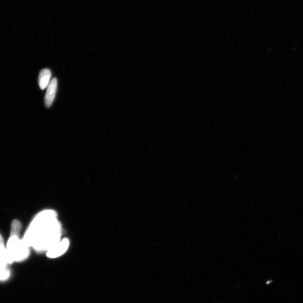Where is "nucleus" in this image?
Returning <instances> with one entry per match:
<instances>
[{
  "label": "nucleus",
  "mask_w": 303,
  "mask_h": 303,
  "mask_svg": "<svg viewBox=\"0 0 303 303\" xmlns=\"http://www.w3.org/2000/svg\"><path fill=\"white\" fill-rule=\"evenodd\" d=\"M60 224L57 212L52 209L43 210L32 220L22 239L26 245L32 248L40 237Z\"/></svg>",
  "instance_id": "obj_1"
},
{
  "label": "nucleus",
  "mask_w": 303,
  "mask_h": 303,
  "mask_svg": "<svg viewBox=\"0 0 303 303\" xmlns=\"http://www.w3.org/2000/svg\"><path fill=\"white\" fill-rule=\"evenodd\" d=\"M5 246L11 264L25 261L30 256L31 248L20 236L10 235Z\"/></svg>",
  "instance_id": "obj_2"
},
{
  "label": "nucleus",
  "mask_w": 303,
  "mask_h": 303,
  "mask_svg": "<svg viewBox=\"0 0 303 303\" xmlns=\"http://www.w3.org/2000/svg\"><path fill=\"white\" fill-rule=\"evenodd\" d=\"M69 240L63 238L53 248L46 252L47 257L50 258H56L63 255L69 247Z\"/></svg>",
  "instance_id": "obj_3"
},
{
  "label": "nucleus",
  "mask_w": 303,
  "mask_h": 303,
  "mask_svg": "<svg viewBox=\"0 0 303 303\" xmlns=\"http://www.w3.org/2000/svg\"><path fill=\"white\" fill-rule=\"evenodd\" d=\"M58 89V80L54 78L52 79L50 83L47 86V90L45 98H44V103L47 108H50L53 103L56 92Z\"/></svg>",
  "instance_id": "obj_4"
},
{
  "label": "nucleus",
  "mask_w": 303,
  "mask_h": 303,
  "mask_svg": "<svg viewBox=\"0 0 303 303\" xmlns=\"http://www.w3.org/2000/svg\"><path fill=\"white\" fill-rule=\"evenodd\" d=\"M51 71L48 68H44V69L40 71L38 78V83L39 88L41 90H44L47 87L51 82Z\"/></svg>",
  "instance_id": "obj_5"
},
{
  "label": "nucleus",
  "mask_w": 303,
  "mask_h": 303,
  "mask_svg": "<svg viewBox=\"0 0 303 303\" xmlns=\"http://www.w3.org/2000/svg\"><path fill=\"white\" fill-rule=\"evenodd\" d=\"M9 264H11V263L8 256L6 246L3 242L0 243V270L7 268Z\"/></svg>",
  "instance_id": "obj_6"
},
{
  "label": "nucleus",
  "mask_w": 303,
  "mask_h": 303,
  "mask_svg": "<svg viewBox=\"0 0 303 303\" xmlns=\"http://www.w3.org/2000/svg\"><path fill=\"white\" fill-rule=\"evenodd\" d=\"M22 230L21 222L18 220H14L11 222L10 235L20 236Z\"/></svg>",
  "instance_id": "obj_7"
},
{
  "label": "nucleus",
  "mask_w": 303,
  "mask_h": 303,
  "mask_svg": "<svg viewBox=\"0 0 303 303\" xmlns=\"http://www.w3.org/2000/svg\"><path fill=\"white\" fill-rule=\"evenodd\" d=\"M11 276V271L8 267L7 268L0 270V281H7Z\"/></svg>",
  "instance_id": "obj_8"
},
{
  "label": "nucleus",
  "mask_w": 303,
  "mask_h": 303,
  "mask_svg": "<svg viewBox=\"0 0 303 303\" xmlns=\"http://www.w3.org/2000/svg\"><path fill=\"white\" fill-rule=\"evenodd\" d=\"M3 242V239L1 234H0V243Z\"/></svg>",
  "instance_id": "obj_9"
}]
</instances>
